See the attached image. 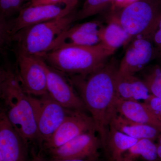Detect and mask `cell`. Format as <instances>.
Instances as JSON below:
<instances>
[{"mask_svg":"<svg viewBox=\"0 0 161 161\" xmlns=\"http://www.w3.org/2000/svg\"><path fill=\"white\" fill-rule=\"evenodd\" d=\"M118 66L112 60L89 75L67 76L94 120L103 148L112 116L117 112L115 78Z\"/></svg>","mask_w":161,"mask_h":161,"instance_id":"6da1fadb","label":"cell"},{"mask_svg":"<svg viewBox=\"0 0 161 161\" xmlns=\"http://www.w3.org/2000/svg\"><path fill=\"white\" fill-rule=\"evenodd\" d=\"M0 95L3 109L14 128L29 143L38 141L36 121L30 95L23 90L17 74L9 66L1 68Z\"/></svg>","mask_w":161,"mask_h":161,"instance_id":"7a4b0ae2","label":"cell"},{"mask_svg":"<svg viewBox=\"0 0 161 161\" xmlns=\"http://www.w3.org/2000/svg\"><path fill=\"white\" fill-rule=\"evenodd\" d=\"M113 54L100 43L93 46L64 47L40 57L50 66L66 76H71L86 75L95 71Z\"/></svg>","mask_w":161,"mask_h":161,"instance_id":"3957f363","label":"cell"},{"mask_svg":"<svg viewBox=\"0 0 161 161\" xmlns=\"http://www.w3.org/2000/svg\"><path fill=\"white\" fill-rule=\"evenodd\" d=\"M77 14L74 10L62 17L26 27L14 35L11 41L16 42L18 54L42 56L77 20Z\"/></svg>","mask_w":161,"mask_h":161,"instance_id":"277c9868","label":"cell"},{"mask_svg":"<svg viewBox=\"0 0 161 161\" xmlns=\"http://www.w3.org/2000/svg\"><path fill=\"white\" fill-rule=\"evenodd\" d=\"M161 17V0H138L121 10L119 21L131 39L153 40Z\"/></svg>","mask_w":161,"mask_h":161,"instance_id":"5b68a950","label":"cell"},{"mask_svg":"<svg viewBox=\"0 0 161 161\" xmlns=\"http://www.w3.org/2000/svg\"><path fill=\"white\" fill-rule=\"evenodd\" d=\"M62 5L25 6L16 17L1 26V44L9 43L12 37L24 28L62 17L75 10V7Z\"/></svg>","mask_w":161,"mask_h":161,"instance_id":"8992f818","label":"cell"},{"mask_svg":"<svg viewBox=\"0 0 161 161\" xmlns=\"http://www.w3.org/2000/svg\"><path fill=\"white\" fill-rule=\"evenodd\" d=\"M36 121L38 141L47 142L62 123L70 110L47 94L37 97L30 95Z\"/></svg>","mask_w":161,"mask_h":161,"instance_id":"52a82bcc","label":"cell"},{"mask_svg":"<svg viewBox=\"0 0 161 161\" xmlns=\"http://www.w3.org/2000/svg\"><path fill=\"white\" fill-rule=\"evenodd\" d=\"M41 58V63L46 73L48 94L65 108L87 111L83 101L66 75L50 66Z\"/></svg>","mask_w":161,"mask_h":161,"instance_id":"ba28073f","label":"cell"},{"mask_svg":"<svg viewBox=\"0 0 161 161\" xmlns=\"http://www.w3.org/2000/svg\"><path fill=\"white\" fill-rule=\"evenodd\" d=\"M17 74L27 95L40 97L48 94L46 73L39 56L18 54Z\"/></svg>","mask_w":161,"mask_h":161,"instance_id":"9c48e42d","label":"cell"},{"mask_svg":"<svg viewBox=\"0 0 161 161\" xmlns=\"http://www.w3.org/2000/svg\"><path fill=\"white\" fill-rule=\"evenodd\" d=\"M101 147V142L98 133L93 130L47 151L52 158L56 159H98Z\"/></svg>","mask_w":161,"mask_h":161,"instance_id":"30bf717a","label":"cell"},{"mask_svg":"<svg viewBox=\"0 0 161 161\" xmlns=\"http://www.w3.org/2000/svg\"><path fill=\"white\" fill-rule=\"evenodd\" d=\"M93 130L96 128L91 115L85 111L70 110L51 138L43 144V147L47 150L58 148L80 134Z\"/></svg>","mask_w":161,"mask_h":161,"instance_id":"8fae6325","label":"cell"},{"mask_svg":"<svg viewBox=\"0 0 161 161\" xmlns=\"http://www.w3.org/2000/svg\"><path fill=\"white\" fill-rule=\"evenodd\" d=\"M28 143L2 110L0 114V161H26Z\"/></svg>","mask_w":161,"mask_h":161,"instance_id":"7c38bea8","label":"cell"},{"mask_svg":"<svg viewBox=\"0 0 161 161\" xmlns=\"http://www.w3.org/2000/svg\"><path fill=\"white\" fill-rule=\"evenodd\" d=\"M103 26L97 21L70 26L58 37L48 52L66 46H93L99 44L100 31Z\"/></svg>","mask_w":161,"mask_h":161,"instance_id":"4fadbf2b","label":"cell"},{"mask_svg":"<svg viewBox=\"0 0 161 161\" xmlns=\"http://www.w3.org/2000/svg\"><path fill=\"white\" fill-rule=\"evenodd\" d=\"M153 54L151 41L143 38H136L128 47L120 64L118 73L135 75L150 62Z\"/></svg>","mask_w":161,"mask_h":161,"instance_id":"5bb4252c","label":"cell"},{"mask_svg":"<svg viewBox=\"0 0 161 161\" xmlns=\"http://www.w3.org/2000/svg\"><path fill=\"white\" fill-rule=\"evenodd\" d=\"M115 108L117 113L137 122L155 128L161 133V116L145 103L125 100L116 96Z\"/></svg>","mask_w":161,"mask_h":161,"instance_id":"9a60e30c","label":"cell"},{"mask_svg":"<svg viewBox=\"0 0 161 161\" xmlns=\"http://www.w3.org/2000/svg\"><path fill=\"white\" fill-rule=\"evenodd\" d=\"M108 10L107 25L103 26L100 31V43L114 54L116 50L130 41L131 37L121 24L120 11Z\"/></svg>","mask_w":161,"mask_h":161,"instance_id":"2e32d148","label":"cell"},{"mask_svg":"<svg viewBox=\"0 0 161 161\" xmlns=\"http://www.w3.org/2000/svg\"><path fill=\"white\" fill-rule=\"evenodd\" d=\"M115 87L116 96L125 100L144 101L151 94L144 81L135 75H121L118 70L115 75Z\"/></svg>","mask_w":161,"mask_h":161,"instance_id":"e0dca14e","label":"cell"},{"mask_svg":"<svg viewBox=\"0 0 161 161\" xmlns=\"http://www.w3.org/2000/svg\"><path fill=\"white\" fill-rule=\"evenodd\" d=\"M110 125L124 134L137 140L158 139L161 132L155 128L131 120L117 112L112 116Z\"/></svg>","mask_w":161,"mask_h":161,"instance_id":"ac0fdd59","label":"cell"},{"mask_svg":"<svg viewBox=\"0 0 161 161\" xmlns=\"http://www.w3.org/2000/svg\"><path fill=\"white\" fill-rule=\"evenodd\" d=\"M138 140L110 125L105 145L103 148L110 161H121L124 153Z\"/></svg>","mask_w":161,"mask_h":161,"instance_id":"d6986e66","label":"cell"},{"mask_svg":"<svg viewBox=\"0 0 161 161\" xmlns=\"http://www.w3.org/2000/svg\"><path fill=\"white\" fill-rule=\"evenodd\" d=\"M158 161L157 145L148 139L139 140L126 151L121 161Z\"/></svg>","mask_w":161,"mask_h":161,"instance_id":"ffe728a7","label":"cell"},{"mask_svg":"<svg viewBox=\"0 0 161 161\" xmlns=\"http://www.w3.org/2000/svg\"><path fill=\"white\" fill-rule=\"evenodd\" d=\"M112 2L113 0H86L81 9L77 13V20L83 19L106 11Z\"/></svg>","mask_w":161,"mask_h":161,"instance_id":"44dd1931","label":"cell"},{"mask_svg":"<svg viewBox=\"0 0 161 161\" xmlns=\"http://www.w3.org/2000/svg\"><path fill=\"white\" fill-rule=\"evenodd\" d=\"M27 1L28 3L29 0H0L1 26L7 23L9 18L15 14L19 12Z\"/></svg>","mask_w":161,"mask_h":161,"instance_id":"7402d4cb","label":"cell"},{"mask_svg":"<svg viewBox=\"0 0 161 161\" xmlns=\"http://www.w3.org/2000/svg\"><path fill=\"white\" fill-rule=\"evenodd\" d=\"M150 94L161 98V70H156L143 80Z\"/></svg>","mask_w":161,"mask_h":161,"instance_id":"603a6c76","label":"cell"},{"mask_svg":"<svg viewBox=\"0 0 161 161\" xmlns=\"http://www.w3.org/2000/svg\"><path fill=\"white\" fill-rule=\"evenodd\" d=\"M78 3V0H29L26 4V6L63 4L65 6L75 7Z\"/></svg>","mask_w":161,"mask_h":161,"instance_id":"cb8c5ba5","label":"cell"},{"mask_svg":"<svg viewBox=\"0 0 161 161\" xmlns=\"http://www.w3.org/2000/svg\"><path fill=\"white\" fill-rule=\"evenodd\" d=\"M144 103L146 104L156 114L161 116V98L160 97H157L152 94H150L149 97L144 101Z\"/></svg>","mask_w":161,"mask_h":161,"instance_id":"d4e9b609","label":"cell"},{"mask_svg":"<svg viewBox=\"0 0 161 161\" xmlns=\"http://www.w3.org/2000/svg\"><path fill=\"white\" fill-rule=\"evenodd\" d=\"M137 1L138 0H113L112 5L108 9L121 11Z\"/></svg>","mask_w":161,"mask_h":161,"instance_id":"484cf974","label":"cell"},{"mask_svg":"<svg viewBox=\"0 0 161 161\" xmlns=\"http://www.w3.org/2000/svg\"><path fill=\"white\" fill-rule=\"evenodd\" d=\"M153 41L158 52L161 53V17L157 29L153 35Z\"/></svg>","mask_w":161,"mask_h":161,"instance_id":"4316f807","label":"cell"},{"mask_svg":"<svg viewBox=\"0 0 161 161\" xmlns=\"http://www.w3.org/2000/svg\"><path fill=\"white\" fill-rule=\"evenodd\" d=\"M158 143L157 145V152L158 155L159 161H161V133L159 135L158 138Z\"/></svg>","mask_w":161,"mask_h":161,"instance_id":"83f0119b","label":"cell"},{"mask_svg":"<svg viewBox=\"0 0 161 161\" xmlns=\"http://www.w3.org/2000/svg\"><path fill=\"white\" fill-rule=\"evenodd\" d=\"M46 161H98V159H73V160H60L52 158L49 160Z\"/></svg>","mask_w":161,"mask_h":161,"instance_id":"f1b7e54d","label":"cell"},{"mask_svg":"<svg viewBox=\"0 0 161 161\" xmlns=\"http://www.w3.org/2000/svg\"><path fill=\"white\" fill-rule=\"evenodd\" d=\"M30 161H46L42 158L40 156H37L34 154L33 158Z\"/></svg>","mask_w":161,"mask_h":161,"instance_id":"f546056e","label":"cell"}]
</instances>
